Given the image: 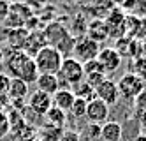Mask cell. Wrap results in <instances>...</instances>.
Masks as SVG:
<instances>
[{"instance_id": "obj_1", "label": "cell", "mask_w": 146, "mask_h": 141, "mask_svg": "<svg viewBox=\"0 0 146 141\" xmlns=\"http://www.w3.org/2000/svg\"><path fill=\"white\" fill-rule=\"evenodd\" d=\"M5 67L13 74V78H18V80H21V81H25L28 85L34 83L37 80V76H39L34 57H30L23 49H14L11 55L7 57Z\"/></svg>"}, {"instance_id": "obj_2", "label": "cell", "mask_w": 146, "mask_h": 141, "mask_svg": "<svg viewBox=\"0 0 146 141\" xmlns=\"http://www.w3.org/2000/svg\"><path fill=\"white\" fill-rule=\"evenodd\" d=\"M34 62H35L39 74H55L56 76L60 67H62L64 57H62V53L56 48L46 44L44 48H40L34 55Z\"/></svg>"}, {"instance_id": "obj_3", "label": "cell", "mask_w": 146, "mask_h": 141, "mask_svg": "<svg viewBox=\"0 0 146 141\" xmlns=\"http://www.w3.org/2000/svg\"><path fill=\"white\" fill-rule=\"evenodd\" d=\"M58 81H60V86H74L78 83H81L85 80V72H83V63L78 62L76 58H64L62 62V67L58 71Z\"/></svg>"}, {"instance_id": "obj_4", "label": "cell", "mask_w": 146, "mask_h": 141, "mask_svg": "<svg viewBox=\"0 0 146 141\" xmlns=\"http://www.w3.org/2000/svg\"><path fill=\"white\" fill-rule=\"evenodd\" d=\"M116 86H118V94H120L121 99L135 101L141 95V92L146 88V81L141 80L139 76L132 74V72H127L118 80Z\"/></svg>"}, {"instance_id": "obj_5", "label": "cell", "mask_w": 146, "mask_h": 141, "mask_svg": "<svg viewBox=\"0 0 146 141\" xmlns=\"http://www.w3.org/2000/svg\"><path fill=\"white\" fill-rule=\"evenodd\" d=\"M125 18L127 14L123 13L120 7H113L106 19H104V23H106V28H108V35L113 37V39H121L125 37Z\"/></svg>"}, {"instance_id": "obj_6", "label": "cell", "mask_w": 146, "mask_h": 141, "mask_svg": "<svg viewBox=\"0 0 146 141\" xmlns=\"http://www.w3.org/2000/svg\"><path fill=\"white\" fill-rule=\"evenodd\" d=\"M99 51H100V44H97L95 41H92V39H88L85 35L81 39H76V46H74V51H72V58H76L78 62L85 63L88 60L97 58Z\"/></svg>"}, {"instance_id": "obj_7", "label": "cell", "mask_w": 146, "mask_h": 141, "mask_svg": "<svg viewBox=\"0 0 146 141\" xmlns=\"http://www.w3.org/2000/svg\"><path fill=\"white\" fill-rule=\"evenodd\" d=\"M97 62L102 65L104 72L111 74V72H116L121 65V57L120 53L114 49V48H100L99 55H97Z\"/></svg>"}, {"instance_id": "obj_8", "label": "cell", "mask_w": 146, "mask_h": 141, "mask_svg": "<svg viewBox=\"0 0 146 141\" xmlns=\"http://www.w3.org/2000/svg\"><path fill=\"white\" fill-rule=\"evenodd\" d=\"M108 116H109V106L104 104L99 99H93L88 102L86 106V115L85 118L90 124H95V125H102L108 122Z\"/></svg>"}, {"instance_id": "obj_9", "label": "cell", "mask_w": 146, "mask_h": 141, "mask_svg": "<svg viewBox=\"0 0 146 141\" xmlns=\"http://www.w3.org/2000/svg\"><path fill=\"white\" fill-rule=\"evenodd\" d=\"M95 99L102 101L104 104L108 106H113L120 101V94H118V86H116V81H113L109 78H106L102 85H99L95 88Z\"/></svg>"}, {"instance_id": "obj_10", "label": "cell", "mask_w": 146, "mask_h": 141, "mask_svg": "<svg viewBox=\"0 0 146 141\" xmlns=\"http://www.w3.org/2000/svg\"><path fill=\"white\" fill-rule=\"evenodd\" d=\"M27 106H28L34 113H37L39 116H44V115L51 110V106H53V99H51V95L40 92V90H35L34 94L28 95Z\"/></svg>"}, {"instance_id": "obj_11", "label": "cell", "mask_w": 146, "mask_h": 141, "mask_svg": "<svg viewBox=\"0 0 146 141\" xmlns=\"http://www.w3.org/2000/svg\"><path fill=\"white\" fill-rule=\"evenodd\" d=\"M42 35H44V41L49 42L48 46L56 48L60 42H64L70 34H69V28H65L62 23H49V25L46 27V30H44Z\"/></svg>"}, {"instance_id": "obj_12", "label": "cell", "mask_w": 146, "mask_h": 141, "mask_svg": "<svg viewBox=\"0 0 146 141\" xmlns=\"http://www.w3.org/2000/svg\"><path fill=\"white\" fill-rule=\"evenodd\" d=\"M86 37L95 41L97 44H100L102 41H106L109 35H108V28H106V23H104L102 18H95L88 21V27H86Z\"/></svg>"}, {"instance_id": "obj_13", "label": "cell", "mask_w": 146, "mask_h": 141, "mask_svg": "<svg viewBox=\"0 0 146 141\" xmlns=\"http://www.w3.org/2000/svg\"><path fill=\"white\" fill-rule=\"evenodd\" d=\"M35 85H37V90L44 92L51 97L62 88L60 81H58V76H55V74H39L37 80H35Z\"/></svg>"}, {"instance_id": "obj_14", "label": "cell", "mask_w": 146, "mask_h": 141, "mask_svg": "<svg viewBox=\"0 0 146 141\" xmlns=\"http://www.w3.org/2000/svg\"><path fill=\"white\" fill-rule=\"evenodd\" d=\"M51 99H53V106L55 108H58V110L69 113L70 108H72V104H74V101H76V95L72 94L70 88H60L53 97H51Z\"/></svg>"}, {"instance_id": "obj_15", "label": "cell", "mask_w": 146, "mask_h": 141, "mask_svg": "<svg viewBox=\"0 0 146 141\" xmlns=\"http://www.w3.org/2000/svg\"><path fill=\"white\" fill-rule=\"evenodd\" d=\"M123 136V129L118 122H106L100 125V139L102 141H120Z\"/></svg>"}, {"instance_id": "obj_16", "label": "cell", "mask_w": 146, "mask_h": 141, "mask_svg": "<svg viewBox=\"0 0 146 141\" xmlns=\"http://www.w3.org/2000/svg\"><path fill=\"white\" fill-rule=\"evenodd\" d=\"M44 118H46L48 125L56 127V129H60V131H64V127L67 124V113L58 110V108H55V106H51V110L44 115Z\"/></svg>"}, {"instance_id": "obj_17", "label": "cell", "mask_w": 146, "mask_h": 141, "mask_svg": "<svg viewBox=\"0 0 146 141\" xmlns=\"http://www.w3.org/2000/svg\"><path fill=\"white\" fill-rule=\"evenodd\" d=\"M28 95V83L18 80V78H11L9 83V90H7V99H25Z\"/></svg>"}, {"instance_id": "obj_18", "label": "cell", "mask_w": 146, "mask_h": 141, "mask_svg": "<svg viewBox=\"0 0 146 141\" xmlns=\"http://www.w3.org/2000/svg\"><path fill=\"white\" fill-rule=\"evenodd\" d=\"M70 90H72V94H74L76 97H79V99H85L86 102H90V101L95 99V90L90 88V86L85 83V80H83L81 83H78V85H74Z\"/></svg>"}, {"instance_id": "obj_19", "label": "cell", "mask_w": 146, "mask_h": 141, "mask_svg": "<svg viewBox=\"0 0 146 141\" xmlns=\"http://www.w3.org/2000/svg\"><path fill=\"white\" fill-rule=\"evenodd\" d=\"M60 134H62V131L60 129H56V127H51V125H44L42 129H40V139L39 141H58V138H60Z\"/></svg>"}, {"instance_id": "obj_20", "label": "cell", "mask_w": 146, "mask_h": 141, "mask_svg": "<svg viewBox=\"0 0 146 141\" xmlns=\"http://www.w3.org/2000/svg\"><path fill=\"white\" fill-rule=\"evenodd\" d=\"M86 106H88V102L85 99L76 97V101H74V104H72V108H70L69 113L74 116V118H83V116L86 115Z\"/></svg>"}, {"instance_id": "obj_21", "label": "cell", "mask_w": 146, "mask_h": 141, "mask_svg": "<svg viewBox=\"0 0 146 141\" xmlns=\"http://www.w3.org/2000/svg\"><path fill=\"white\" fill-rule=\"evenodd\" d=\"M106 81V72H92V74H85V83L90 88L95 90L99 85H102Z\"/></svg>"}, {"instance_id": "obj_22", "label": "cell", "mask_w": 146, "mask_h": 141, "mask_svg": "<svg viewBox=\"0 0 146 141\" xmlns=\"http://www.w3.org/2000/svg\"><path fill=\"white\" fill-rule=\"evenodd\" d=\"M132 74L139 76L141 80H144V81H146V57H135Z\"/></svg>"}, {"instance_id": "obj_23", "label": "cell", "mask_w": 146, "mask_h": 141, "mask_svg": "<svg viewBox=\"0 0 146 141\" xmlns=\"http://www.w3.org/2000/svg\"><path fill=\"white\" fill-rule=\"evenodd\" d=\"M9 132H11V120H9V115L0 110V139H4Z\"/></svg>"}, {"instance_id": "obj_24", "label": "cell", "mask_w": 146, "mask_h": 141, "mask_svg": "<svg viewBox=\"0 0 146 141\" xmlns=\"http://www.w3.org/2000/svg\"><path fill=\"white\" fill-rule=\"evenodd\" d=\"M83 72L85 74H92V72H104L102 65L97 62V58H93V60H88L83 63Z\"/></svg>"}, {"instance_id": "obj_25", "label": "cell", "mask_w": 146, "mask_h": 141, "mask_svg": "<svg viewBox=\"0 0 146 141\" xmlns=\"http://www.w3.org/2000/svg\"><path fill=\"white\" fill-rule=\"evenodd\" d=\"M58 141H81V134L78 131H72V129H64Z\"/></svg>"}, {"instance_id": "obj_26", "label": "cell", "mask_w": 146, "mask_h": 141, "mask_svg": "<svg viewBox=\"0 0 146 141\" xmlns=\"http://www.w3.org/2000/svg\"><path fill=\"white\" fill-rule=\"evenodd\" d=\"M9 83H11V78L7 74L0 72V97H7V90H9Z\"/></svg>"}, {"instance_id": "obj_27", "label": "cell", "mask_w": 146, "mask_h": 141, "mask_svg": "<svg viewBox=\"0 0 146 141\" xmlns=\"http://www.w3.org/2000/svg\"><path fill=\"white\" fill-rule=\"evenodd\" d=\"M85 132H86L88 136H92L93 139H97V138H100V125L88 124V125H86V129H85Z\"/></svg>"}, {"instance_id": "obj_28", "label": "cell", "mask_w": 146, "mask_h": 141, "mask_svg": "<svg viewBox=\"0 0 146 141\" xmlns=\"http://www.w3.org/2000/svg\"><path fill=\"white\" fill-rule=\"evenodd\" d=\"M9 11H11V4L7 0H0V21H5V18L9 16Z\"/></svg>"}, {"instance_id": "obj_29", "label": "cell", "mask_w": 146, "mask_h": 141, "mask_svg": "<svg viewBox=\"0 0 146 141\" xmlns=\"http://www.w3.org/2000/svg\"><path fill=\"white\" fill-rule=\"evenodd\" d=\"M78 4L90 7V9H95L97 5H104V0H78Z\"/></svg>"}, {"instance_id": "obj_30", "label": "cell", "mask_w": 146, "mask_h": 141, "mask_svg": "<svg viewBox=\"0 0 146 141\" xmlns=\"http://www.w3.org/2000/svg\"><path fill=\"white\" fill-rule=\"evenodd\" d=\"M143 108H146V88L141 92V95L135 99V111L143 110Z\"/></svg>"}, {"instance_id": "obj_31", "label": "cell", "mask_w": 146, "mask_h": 141, "mask_svg": "<svg viewBox=\"0 0 146 141\" xmlns=\"http://www.w3.org/2000/svg\"><path fill=\"white\" fill-rule=\"evenodd\" d=\"M135 11L141 16H146V0H135Z\"/></svg>"}, {"instance_id": "obj_32", "label": "cell", "mask_w": 146, "mask_h": 141, "mask_svg": "<svg viewBox=\"0 0 146 141\" xmlns=\"http://www.w3.org/2000/svg\"><path fill=\"white\" fill-rule=\"evenodd\" d=\"M135 113H137V120H139L141 127H146V108H143V110L135 111Z\"/></svg>"}, {"instance_id": "obj_33", "label": "cell", "mask_w": 146, "mask_h": 141, "mask_svg": "<svg viewBox=\"0 0 146 141\" xmlns=\"http://www.w3.org/2000/svg\"><path fill=\"white\" fill-rule=\"evenodd\" d=\"M25 141H39V139H35V138L32 139V138H30V139H25Z\"/></svg>"}, {"instance_id": "obj_34", "label": "cell", "mask_w": 146, "mask_h": 141, "mask_svg": "<svg viewBox=\"0 0 146 141\" xmlns=\"http://www.w3.org/2000/svg\"><path fill=\"white\" fill-rule=\"evenodd\" d=\"M37 2H46V0H37Z\"/></svg>"}]
</instances>
